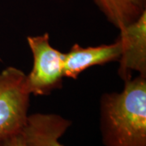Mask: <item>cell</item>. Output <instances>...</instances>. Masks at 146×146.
<instances>
[{"label":"cell","mask_w":146,"mask_h":146,"mask_svg":"<svg viewBox=\"0 0 146 146\" xmlns=\"http://www.w3.org/2000/svg\"><path fill=\"white\" fill-rule=\"evenodd\" d=\"M26 74L15 67L0 72V142L20 135L25 125L30 95Z\"/></svg>","instance_id":"2"},{"label":"cell","mask_w":146,"mask_h":146,"mask_svg":"<svg viewBox=\"0 0 146 146\" xmlns=\"http://www.w3.org/2000/svg\"><path fill=\"white\" fill-rule=\"evenodd\" d=\"M27 42L33 58L32 70L25 76V84L29 94L45 96L60 89L64 78V53L50 45L47 33L28 36Z\"/></svg>","instance_id":"3"},{"label":"cell","mask_w":146,"mask_h":146,"mask_svg":"<svg viewBox=\"0 0 146 146\" xmlns=\"http://www.w3.org/2000/svg\"><path fill=\"white\" fill-rule=\"evenodd\" d=\"M121 44L118 74L123 81L136 72L146 76V11L136 21L119 29Z\"/></svg>","instance_id":"4"},{"label":"cell","mask_w":146,"mask_h":146,"mask_svg":"<svg viewBox=\"0 0 146 146\" xmlns=\"http://www.w3.org/2000/svg\"><path fill=\"white\" fill-rule=\"evenodd\" d=\"M109 23L120 29L136 21L146 11V0H94Z\"/></svg>","instance_id":"7"},{"label":"cell","mask_w":146,"mask_h":146,"mask_svg":"<svg viewBox=\"0 0 146 146\" xmlns=\"http://www.w3.org/2000/svg\"><path fill=\"white\" fill-rule=\"evenodd\" d=\"M0 146H3V142H0Z\"/></svg>","instance_id":"9"},{"label":"cell","mask_w":146,"mask_h":146,"mask_svg":"<svg viewBox=\"0 0 146 146\" xmlns=\"http://www.w3.org/2000/svg\"><path fill=\"white\" fill-rule=\"evenodd\" d=\"M71 125L57 114L35 113L29 115L21 136L25 146H65L59 140Z\"/></svg>","instance_id":"6"},{"label":"cell","mask_w":146,"mask_h":146,"mask_svg":"<svg viewBox=\"0 0 146 146\" xmlns=\"http://www.w3.org/2000/svg\"><path fill=\"white\" fill-rule=\"evenodd\" d=\"M3 146H25L21 134L3 141Z\"/></svg>","instance_id":"8"},{"label":"cell","mask_w":146,"mask_h":146,"mask_svg":"<svg viewBox=\"0 0 146 146\" xmlns=\"http://www.w3.org/2000/svg\"><path fill=\"white\" fill-rule=\"evenodd\" d=\"M121 56V44L117 38L108 45L83 47L74 44L70 50L64 53L63 76L76 80L84 71L94 66L119 61Z\"/></svg>","instance_id":"5"},{"label":"cell","mask_w":146,"mask_h":146,"mask_svg":"<svg viewBox=\"0 0 146 146\" xmlns=\"http://www.w3.org/2000/svg\"><path fill=\"white\" fill-rule=\"evenodd\" d=\"M100 130L105 146H146V76L131 77L119 93L102 95Z\"/></svg>","instance_id":"1"}]
</instances>
